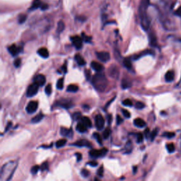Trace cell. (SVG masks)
<instances>
[{
	"mask_svg": "<svg viewBox=\"0 0 181 181\" xmlns=\"http://www.w3.org/2000/svg\"><path fill=\"white\" fill-rule=\"evenodd\" d=\"M150 4L149 0H142L139 7V16L141 21V26L144 31H147L150 27V19L147 14V9Z\"/></svg>",
	"mask_w": 181,
	"mask_h": 181,
	"instance_id": "cell-1",
	"label": "cell"
},
{
	"mask_svg": "<svg viewBox=\"0 0 181 181\" xmlns=\"http://www.w3.org/2000/svg\"><path fill=\"white\" fill-rule=\"evenodd\" d=\"M17 166L18 162L16 161H9V162L4 164L1 169V176H0L1 180L8 181L11 180Z\"/></svg>",
	"mask_w": 181,
	"mask_h": 181,
	"instance_id": "cell-2",
	"label": "cell"
},
{
	"mask_svg": "<svg viewBox=\"0 0 181 181\" xmlns=\"http://www.w3.org/2000/svg\"><path fill=\"white\" fill-rule=\"evenodd\" d=\"M91 83L95 89L100 92H103L107 88L108 81L104 74L98 73L93 76L92 79H91Z\"/></svg>",
	"mask_w": 181,
	"mask_h": 181,
	"instance_id": "cell-3",
	"label": "cell"
},
{
	"mask_svg": "<svg viewBox=\"0 0 181 181\" xmlns=\"http://www.w3.org/2000/svg\"><path fill=\"white\" fill-rule=\"evenodd\" d=\"M39 85L36 83H33L28 86L27 89V92H26V96L28 97H33L34 96L38 91V88H39Z\"/></svg>",
	"mask_w": 181,
	"mask_h": 181,
	"instance_id": "cell-4",
	"label": "cell"
},
{
	"mask_svg": "<svg viewBox=\"0 0 181 181\" xmlns=\"http://www.w3.org/2000/svg\"><path fill=\"white\" fill-rule=\"evenodd\" d=\"M107 151L108 150L105 148H103L102 149H100V150L93 149V150H91L89 152V155L93 158H98L105 156L106 153H107Z\"/></svg>",
	"mask_w": 181,
	"mask_h": 181,
	"instance_id": "cell-5",
	"label": "cell"
},
{
	"mask_svg": "<svg viewBox=\"0 0 181 181\" xmlns=\"http://www.w3.org/2000/svg\"><path fill=\"white\" fill-rule=\"evenodd\" d=\"M38 103L35 101H31L28 103V104L26 106V112L29 114H32V113H34L36 110L38 109Z\"/></svg>",
	"mask_w": 181,
	"mask_h": 181,
	"instance_id": "cell-6",
	"label": "cell"
},
{
	"mask_svg": "<svg viewBox=\"0 0 181 181\" xmlns=\"http://www.w3.org/2000/svg\"><path fill=\"white\" fill-rule=\"evenodd\" d=\"M96 127L98 130H102L104 127L105 125V120L101 115H97L95 118Z\"/></svg>",
	"mask_w": 181,
	"mask_h": 181,
	"instance_id": "cell-7",
	"label": "cell"
},
{
	"mask_svg": "<svg viewBox=\"0 0 181 181\" xmlns=\"http://www.w3.org/2000/svg\"><path fill=\"white\" fill-rule=\"evenodd\" d=\"M96 56H97L98 59L101 60V62H106L109 61L110 59V55L109 52H96Z\"/></svg>",
	"mask_w": 181,
	"mask_h": 181,
	"instance_id": "cell-8",
	"label": "cell"
},
{
	"mask_svg": "<svg viewBox=\"0 0 181 181\" xmlns=\"http://www.w3.org/2000/svg\"><path fill=\"white\" fill-rule=\"evenodd\" d=\"M56 105L62 108L68 109V108H71L73 106V103H72L71 101L68 99H61L60 101H57Z\"/></svg>",
	"mask_w": 181,
	"mask_h": 181,
	"instance_id": "cell-9",
	"label": "cell"
},
{
	"mask_svg": "<svg viewBox=\"0 0 181 181\" xmlns=\"http://www.w3.org/2000/svg\"><path fill=\"white\" fill-rule=\"evenodd\" d=\"M108 73L110 77H112L113 79H117L120 75V72L118 70V68L115 65H112L110 67L109 70H108Z\"/></svg>",
	"mask_w": 181,
	"mask_h": 181,
	"instance_id": "cell-10",
	"label": "cell"
},
{
	"mask_svg": "<svg viewBox=\"0 0 181 181\" xmlns=\"http://www.w3.org/2000/svg\"><path fill=\"white\" fill-rule=\"evenodd\" d=\"M72 42L73 43V45L75 46L76 49H80L82 47V44H83V39L79 36H73L71 38Z\"/></svg>",
	"mask_w": 181,
	"mask_h": 181,
	"instance_id": "cell-11",
	"label": "cell"
},
{
	"mask_svg": "<svg viewBox=\"0 0 181 181\" xmlns=\"http://www.w3.org/2000/svg\"><path fill=\"white\" fill-rule=\"evenodd\" d=\"M33 81H34L35 83L38 84L40 86H43L45 84L46 79H45V77L44 75H43V74H38V75L34 77Z\"/></svg>",
	"mask_w": 181,
	"mask_h": 181,
	"instance_id": "cell-12",
	"label": "cell"
},
{
	"mask_svg": "<svg viewBox=\"0 0 181 181\" xmlns=\"http://www.w3.org/2000/svg\"><path fill=\"white\" fill-rule=\"evenodd\" d=\"M72 145L76 146L77 147H83V146L91 147V144L89 143V142H88L87 140H85V139H81V140L76 141L75 143H74Z\"/></svg>",
	"mask_w": 181,
	"mask_h": 181,
	"instance_id": "cell-13",
	"label": "cell"
},
{
	"mask_svg": "<svg viewBox=\"0 0 181 181\" xmlns=\"http://www.w3.org/2000/svg\"><path fill=\"white\" fill-rule=\"evenodd\" d=\"M60 134H61L62 136L72 138V136L73 135V132H72L71 129H67L66 127H61V129H60Z\"/></svg>",
	"mask_w": 181,
	"mask_h": 181,
	"instance_id": "cell-14",
	"label": "cell"
},
{
	"mask_svg": "<svg viewBox=\"0 0 181 181\" xmlns=\"http://www.w3.org/2000/svg\"><path fill=\"white\" fill-rule=\"evenodd\" d=\"M8 51L11 55H13V56H16V55H17L20 52L21 49L19 47H16L15 45H12L8 47Z\"/></svg>",
	"mask_w": 181,
	"mask_h": 181,
	"instance_id": "cell-15",
	"label": "cell"
},
{
	"mask_svg": "<svg viewBox=\"0 0 181 181\" xmlns=\"http://www.w3.org/2000/svg\"><path fill=\"white\" fill-rule=\"evenodd\" d=\"M91 66L93 68V69H94L95 71L98 72H101L103 69V65L101 64V63H99V62H97L96 61H93L92 62H91Z\"/></svg>",
	"mask_w": 181,
	"mask_h": 181,
	"instance_id": "cell-16",
	"label": "cell"
},
{
	"mask_svg": "<svg viewBox=\"0 0 181 181\" xmlns=\"http://www.w3.org/2000/svg\"><path fill=\"white\" fill-rule=\"evenodd\" d=\"M42 2H41V0H34V1L33 2V4L30 7L29 9V11H33V10H35V9H37L38 8H41V6L43 5Z\"/></svg>",
	"mask_w": 181,
	"mask_h": 181,
	"instance_id": "cell-17",
	"label": "cell"
},
{
	"mask_svg": "<svg viewBox=\"0 0 181 181\" xmlns=\"http://www.w3.org/2000/svg\"><path fill=\"white\" fill-rule=\"evenodd\" d=\"M38 54L41 56L43 58H47L49 57V52L47 48L45 47H41L38 50Z\"/></svg>",
	"mask_w": 181,
	"mask_h": 181,
	"instance_id": "cell-18",
	"label": "cell"
},
{
	"mask_svg": "<svg viewBox=\"0 0 181 181\" xmlns=\"http://www.w3.org/2000/svg\"><path fill=\"white\" fill-rule=\"evenodd\" d=\"M134 125L137 127H144L146 126V122L144 120H142V118H136L134 120Z\"/></svg>",
	"mask_w": 181,
	"mask_h": 181,
	"instance_id": "cell-19",
	"label": "cell"
},
{
	"mask_svg": "<svg viewBox=\"0 0 181 181\" xmlns=\"http://www.w3.org/2000/svg\"><path fill=\"white\" fill-rule=\"evenodd\" d=\"M174 77H175V74H174V72L173 71H168L166 72V75H165V79H166V81H168V82H171L173 81V79H174Z\"/></svg>",
	"mask_w": 181,
	"mask_h": 181,
	"instance_id": "cell-20",
	"label": "cell"
},
{
	"mask_svg": "<svg viewBox=\"0 0 181 181\" xmlns=\"http://www.w3.org/2000/svg\"><path fill=\"white\" fill-rule=\"evenodd\" d=\"M149 43L151 46L155 47L157 45V39H156V35L154 33H151L149 34Z\"/></svg>",
	"mask_w": 181,
	"mask_h": 181,
	"instance_id": "cell-21",
	"label": "cell"
},
{
	"mask_svg": "<svg viewBox=\"0 0 181 181\" xmlns=\"http://www.w3.org/2000/svg\"><path fill=\"white\" fill-rule=\"evenodd\" d=\"M75 60L77 62V64L79 65H80V66H84V65L86 64V61L84 60L83 57H82L79 54H76L75 55Z\"/></svg>",
	"mask_w": 181,
	"mask_h": 181,
	"instance_id": "cell-22",
	"label": "cell"
},
{
	"mask_svg": "<svg viewBox=\"0 0 181 181\" xmlns=\"http://www.w3.org/2000/svg\"><path fill=\"white\" fill-rule=\"evenodd\" d=\"M81 122L84 123V125L87 127V128H89V127H92V122H91V120L89 119L88 117H81Z\"/></svg>",
	"mask_w": 181,
	"mask_h": 181,
	"instance_id": "cell-23",
	"label": "cell"
},
{
	"mask_svg": "<svg viewBox=\"0 0 181 181\" xmlns=\"http://www.w3.org/2000/svg\"><path fill=\"white\" fill-rule=\"evenodd\" d=\"M86 128H87V127L84 125V123L82 122L78 123V125H76V127L77 131L80 132V133H84V132H85L86 131Z\"/></svg>",
	"mask_w": 181,
	"mask_h": 181,
	"instance_id": "cell-24",
	"label": "cell"
},
{
	"mask_svg": "<svg viewBox=\"0 0 181 181\" xmlns=\"http://www.w3.org/2000/svg\"><path fill=\"white\" fill-rule=\"evenodd\" d=\"M153 54H154V52H152V50H145V51H143L142 52H141L140 54L135 55V56L133 57V59L134 60H137V59L140 58V57H142V56H144V55H153Z\"/></svg>",
	"mask_w": 181,
	"mask_h": 181,
	"instance_id": "cell-25",
	"label": "cell"
},
{
	"mask_svg": "<svg viewBox=\"0 0 181 181\" xmlns=\"http://www.w3.org/2000/svg\"><path fill=\"white\" fill-rule=\"evenodd\" d=\"M43 117H44V115H43V113H39V114H38L37 115H35L34 117L32 118V120H31V122L32 123L39 122L43 119Z\"/></svg>",
	"mask_w": 181,
	"mask_h": 181,
	"instance_id": "cell-26",
	"label": "cell"
},
{
	"mask_svg": "<svg viewBox=\"0 0 181 181\" xmlns=\"http://www.w3.org/2000/svg\"><path fill=\"white\" fill-rule=\"evenodd\" d=\"M64 28H65V25H64V21L62 20L59 21V22L57 23V33H62V31L64 30Z\"/></svg>",
	"mask_w": 181,
	"mask_h": 181,
	"instance_id": "cell-27",
	"label": "cell"
},
{
	"mask_svg": "<svg viewBox=\"0 0 181 181\" xmlns=\"http://www.w3.org/2000/svg\"><path fill=\"white\" fill-rule=\"evenodd\" d=\"M79 90V86L76 84H70L67 88V91L69 92H76Z\"/></svg>",
	"mask_w": 181,
	"mask_h": 181,
	"instance_id": "cell-28",
	"label": "cell"
},
{
	"mask_svg": "<svg viewBox=\"0 0 181 181\" xmlns=\"http://www.w3.org/2000/svg\"><path fill=\"white\" fill-rule=\"evenodd\" d=\"M123 64H124V66L126 67L127 69H129V70L132 69V64L131 61H130V60L128 58L124 60V61H123Z\"/></svg>",
	"mask_w": 181,
	"mask_h": 181,
	"instance_id": "cell-29",
	"label": "cell"
},
{
	"mask_svg": "<svg viewBox=\"0 0 181 181\" xmlns=\"http://www.w3.org/2000/svg\"><path fill=\"white\" fill-rule=\"evenodd\" d=\"M121 85H122V88H124V89L128 88L130 87V86H131V82H130L129 80H127V79H124L122 81Z\"/></svg>",
	"mask_w": 181,
	"mask_h": 181,
	"instance_id": "cell-30",
	"label": "cell"
},
{
	"mask_svg": "<svg viewBox=\"0 0 181 181\" xmlns=\"http://www.w3.org/2000/svg\"><path fill=\"white\" fill-rule=\"evenodd\" d=\"M132 142L130 141H128V142L126 144V145H125V154L130 153V152L132 151Z\"/></svg>",
	"mask_w": 181,
	"mask_h": 181,
	"instance_id": "cell-31",
	"label": "cell"
},
{
	"mask_svg": "<svg viewBox=\"0 0 181 181\" xmlns=\"http://www.w3.org/2000/svg\"><path fill=\"white\" fill-rule=\"evenodd\" d=\"M67 143V139H62L56 142V147L57 148H61V147L64 146Z\"/></svg>",
	"mask_w": 181,
	"mask_h": 181,
	"instance_id": "cell-32",
	"label": "cell"
},
{
	"mask_svg": "<svg viewBox=\"0 0 181 181\" xmlns=\"http://www.w3.org/2000/svg\"><path fill=\"white\" fill-rule=\"evenodd\" d=\"M64 87V79L60 78L57 82V88L61 90Z\"/></svg>",
	"mask_w": 181,
	"mask_h": 181,
	"instance_id": "cell-33",
	"label": "cell"
},
{
	"mask_svg": "<svg viewBox=\"0 0 181 181\" xmlns=\"http://www.w3.org/2000/svg\"><path fill=\"white\" fill-rule=\"evenodd\" d=\"M26 19H27V16H26V14H21V15L19 16L18 18L19 23L20 24L23 23L26 21Z\"/></svg>",
	"mask_w": 181,
	"mask_h": 181,
	"instance_id": "cell-34",
	"label": "cell"
},
{
	"mask_svg": "<svg viewBox=\"0 0 181 181\" xmlns=\"http://www.w3.org/2000/svg\"><path fill=\"white\" fill-rule=\"evenodd\" d=\"M111 133V131H110V129L109 127H107L104 131L103 132V137L104 139H108L109 136L110 135Z\"/></svg>",
	"mask_w": 181,
	"mask_h": 181,
	"instance_id": "cell-35",
	"label": "cell"
},
{
	"mask_svg": "<svg viewBox=\"0 0 181 181\" xmlns=\"http://www.w3.org/2000/svg\"><path fill=\"white\" fill-rule=\"evenodd\" d=\"M166 147H167V149L169 153H173V152L175 151V147L174 144L173 143H170V144H168L167 145H166Z\"/></svg>",
	"mask_w": 181,
	"mask_h": 181,
	"instance_id": "cell-36",
	"label": "cell"
},
{
	"mask_svg": "<svg viewBox=\"0 0 181 181\" xmlns=\"http://www.w3.org/2000/svg\"><path fill=\"white\" fill-rule=\"evenodd\" d=\"M45 93L47 94V95H50L52 93V86L51 84H47V85L46 86V87H45Z\"/></svg>",
	"mask_w": 181,
	"mask_h": 181,
	"instance_id": "cell-37",
	"label": "cell"
},
{
	"mask_svg": "<svg viewBox=\"0 0 181 181\" xmlns=\"http://www.w3.org/2000/svg\"><path fill=\"white\" fill-rule=\"evenodd\" d=\"M93 137L94 138H95L96 140H97V142L99 143L100 144H102V138H101V135L98 134V133H93Z\"/></svg>",
	"mask_w": 181,
	"mask_h": 181,
	"instance_id": "cell-38",
	"label": "cell"
},
{
	"mask_svg": "<svg viewBox=\"0 0 181 181\" xmlns=\"http://www.w3.org/2000/svg\"><path fill=\"white\" fill-rule=\"evenodd\" d=\"M122 104L125 105V106H132L133 105V103H132V101L130 100V99H128V98H127V99H125L122 101Z\"/></svg>",
	"mask_w": 181,
	"mask_h": 181,
	"instance_id": "cell-39",
	"label": "cell"
},
{
	"mask_svg": "<svg viewBox=\"0 0 181 181\" xmlns=\"http://www.w3.org/2000/svg\"><path fill=\"white\" fill-rule=\"evenodd\" d=\"M40 167L38 166H33L32 168H31V173H32L33 175H35V174H36V173H38V171L40 170Z\"/></svg>",
	"mask_w": 181,
	"mask_h": 181,
	"instance_id": "cell-40",
	"label": "cell"
},
{
	"mask_svg": "<svg viewBox=\"0 0 181 181\" xmlns=\"http://www.w3.org/2000/svg\"><path fill=\"white\" fill-rule=\"evenodd\" d=\"M163 137H167V138H173V137H175V133L174 132H164L163 134Z\"/></svg>",
	"mask_w": 181,
	"mask_h": 181,
	"instance_id": "cell-41",
	"label": "cell"
},
{
	"mask_svg": "<svg viewBox=\"0 0 181 181\" xmlns=\"http://www.w3.org/2000/svg\"><path fill=\"white\" fill-rule=\"evenodd\" d=\"M158 128H156L154 130H153V132H151V134H150V137H151V141H153L154 139H155V137H156V135H157V134H158Z\"/></svg>",
	"mask_w": 181,
	"mask_h": 181,
	"instance_id": "cell-42",
	"label": "cell"
},
{
	"mask_svg": "<svg viewBox=\"0 0 181 181\" xmlns=\"http://www.w3.org/2000/svg\"><path fill=\"white\" fill-rule=\"evenodd\" d=\"M82 39H83V40L85 41L86 43H90L91 40V38L89 37V36H87L86 35L85 33H82Z\"/></svg>",
	"mask_w": 181,
	"mask_h": 181,
	"instance_id": "cell-43",
	"label": "cell"
},
{
	"mask_svg": "<svg viewBox=\"0 0 181 181\" xmlns=\"http://www.w3.org/2000/svg\"><path fill=\"white\" fill-rule=\"evenodd\" d=\"M135 107H136L137 109H142V108L145 107V104L142 102H140V101H138V102H137L136 104H135Z\"/></svg>",
	"mask_w": 181,
	"mask_h": 181,
	"instance_id": "cell-44",
	"label": "cell"
},
{
	"mask_svg": "<svg viewBox=\"0 0 181 181\" xmlns=\"http://www.w3.org/2000/svg\"><path fill=\"white\" fill-rule=\"evenodd\" d=\"M81 175L83 176L84 178H87L90 175V173H89V171L86 169H82L81 171Z\"/></svg>",
	"mask_w": 181,
	"mask_h": 181,
	"instance_id": "cell-45",
	"label": "cell"
},
{
	"mask_svg": "<svg viewBox=\"0 0 181 181\" xmlns=\"http://www.w3.org/2000/svg\"><path fill=\"white\" fill-rule=\"evenodd\" d=\"M81 113L80 112H76L74 113L73 118L74 120H78L79 119H81Z\"/></svg>",
	"mask_w": 181,
	"mask_h": 181,
	"instance_id": "cell-46",
	"label": "cell"
},
{
	"mask_svg": "<svg viewBox=\"0 0 181 181\" xmlns=\"http://www.w3.org/2000/svg\"><path fill=\"white\" fill-rule=\"evenodd\" d=\"M122 113L123 115L125 116V117L130 118V117H131V114H130V113L126 109H122Z\"/></svg>",
	"mask_w": 181,
	"mask_h": 181,
	"instance_id": "cell-47",
	"label": "cell"
},
{
	"mask_svg": "<svg viewBox=\"0 0 181 181\" xmlns=\"http://www.w3.org/2000/svg\"><path fill=\"white\" fill-rule=\"evenodd\" d=\"M143 139H144L143 134H142V133H138V134H137V143H141V142H143Z\"/></svg>",
	"mask_w": 181,
	"mask_h": 181,
	"instance_id": "cell-48",
	"label": "cell"
},
{
	"mask_svg": "<svg viewBox=\"0 0 181 181\" xmlns=\"http://www.w3.org/2000/svg\"><path fill=\"white\" fill-rule=\"evenodd\" d=\"M40 170L42 171H45L48 169V163L47 162H45L43 163L42 165L40 166Z\"/></svg>",
	"mask_w": 181,
	"mask_h": 181,
	"instance_id": "cell-49",
	"label": "cell"
},
{
	"mask_svg": "<svg viewBox=\"0 0 181 181\" xmlns=\"http://www.w3.org/2000/svg\"><path fill=\"white\" fill-rule=\"evenodd\" d=\"M84 73H85V76H86V78L87 80H90L91 79V71L89 70V69H85V71H84Z\"/></svg>",
	"mask_w": 181,
	"mask_h": 181,
	"instance_id": "cell-50",
	"label": "cell"
},
{
	"mask_svg": "<svg viewBox=\"0 0 181 181\" xmlns=\"http://www.w3.org/2000/svg\"><path fill=\"white\" fill-rule=\"evenodd\" d=\"M21 63V60L20 58H17V59H16L15 60H14V66H15L16 68H17V67H19V66H20Z\"/></svg>",
	"mask_w": 181,
	"mask_h": 181,
	"instance_id": "cell-51",
	"label": "cell"
},
{
	"mask_svg": "<svg viewBox=\"0 0 181 181\" xmlns=\"http://www.w3.org/2000/svg\"><path fill=\"white\" fill-rule=\"evenodd\" d=\"M97 175L99 176V177H103V166H101V167L99 168V169L98 170Z\"/></svg>",
	"mask_w": 181,
	"mask_h": 181,
	"instance_id": "cell-52",
	"label": "cell"
},
{
	"mask_svg": "<svg viewBox=\"0 0 181 181\" xmlns=\"http://www.w3.org/2000/svg\"><path fill=\"white\" fill-rule=\"evenodd\" d=\"M123 122V119L120 116V115H117V117H116V123L117 125H120L121 123Z\"/></svg>",
	"mask_w": 181,
	"mask_h": 181,
	"instance_id": "cell-53",
	"label": "cell"
},
{
	"mask_svg": "<svg viewBox=\"0 0 181 181\" xmlns=\"http://www.w3.org/2000/svg\"><path fill=\"white\" fill-rule=\"evenodd\" d=\"M75 156H76V158H77V161H80L82 158V155L81 153H79V152H77V153L75 154Z\"/></svg>",
	"mask_w": 181,
	"mask_h": 181,
	"instance_id": "cell-54",
	"label": "cell"
},
{
	"mask_svg": "<svg viewBox=\"0 0 181 181\" xmlns=\"http://www.w3.org/2000/svg\"><path fill=\"white\" fill-rule=\"evenodd\" d=\"M88 165L92 166V167H96V166H98V163L96 161H91V162H88Z\"/></svg>",
	"mask_w": 181,
	"mask_h": 181,
	"instance_id": "cell-55",
	"label": "cell"
},
{
	"mask_svg": "<svg viewBox=\"0 0 181 181\" xmlns=\"http://www.w3.org/2000/svg\"><path fill=\"white\" fill-rule=\"evenodd\" d=\"M175 14L176 16H180V17H181V6L177 9V10L175 11Z\"/></svg>",
	"mask_w": 181,
	"mask_h": 181,
	"instance_id": "cell-56",
	"label": "cell"
},
{
	"mask_svg": "<svg viewBox=\"0 0 181 181\" xmlns=\"http://www.w3.org/2000/svg\"><path fill=\"white\" fill-rule=\"evenodd\" d=\"M144 134H145L146 138H148L149 136H150V133H149V128L145 130V131H144Z\"/></svg>",
	"mask_w": 181,
	"mask_h": 181,
	"instance_id": "cell-57",
	"label": "cell"
},
{
	"mask_svg": "<svg viewBox=\"0 0 181 181\" xmlns=\"http://www.w3.org/2000/svg\"><path fill=\"white\" fill-rule=\"evenodd\" d=\"M107 119H108V124H110L111 122H112V115H107Z\"/></svg>",
	"mask_w": 181,
	"mask_h": 181,
	"instance_id": "cell-58",
	"label": "cell"
},
{
	"mask_svg": "<svg viewBox=\"0 0 181 181\" xmlns=\"http://www.w3.org/2000/svg\"><path fill=\"white\" fill-rule=\"evenodd\" d=\"M11 125H12V122H8V124H7V125H6V127L5 128V132L8 131V130H9V128H10V127H11Z\"/></svg>",
	"mask_w": 181,
	"mask_h": 181,
	"instance_id": "cell-59",
	"label": "cell"
},
{
	"mask_svg": "<svg viewBox=\"0 0 181 181\" xmlns=\"http://www.w3.org/2000/svg\"><path fill=\"white\" fill-rule=\"evenodd\" d=\"M48 8V6H47V4H43V5H42V6H41V9H42V10H46V9Z\"/></svg>",
	"mask_w": 181,
	"mask_h": 181,
	"instance_id": "cell-60",
	"label": "cell"
},
{
	"mask_svg": "<svg viewBox=\"0 0 181 181\" xmlns=\"http://www.w3.org/2000/svg\"><path fill=\"white\" fill-rule=\"evenodd\" d=\"M62 70H63V72H64V73H66L67 72V64L65 63L63 66L62 67Z\"/></svg>",
	"mask_w": 181,
	"mask_h": 181,
	"instance_id": "cell-61",
	"label": "cell"
},
{
	"mask_svg": "<svg viewBox=\"0 0 181 181\" xmlns=\"http://www.w3.org/2000/svg\"><path fill=\"white\" fill-rule=\"evenodd\" d=\"M136 171H137V167H135V166H134V171H133V173H135V172H136Z\"/></svg>",
	"mask_w": 181,
	"mask_h": 181,
	"instance_id": "cell-62",
	"label": "cell"
}]
</instances>
